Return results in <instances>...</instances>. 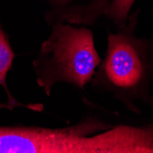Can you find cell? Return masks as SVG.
Instances as JSON below:
<instances>
[{
  "label": "cell",
  "instance_id": "2",
  "mask_svg": "<svg viewBox=\"0 0 153 153\" xmlns=\"http://www.w3.org/2000/svg\"><path fill=\"white\" fill-rule=\"evenodd\" d=\"M103 71L106 80L114 87L126 92L136 90L146 74L137 41L123 33H110Z\"/></svg>",
  "mask_w": 153,
  "mask_h": 153
},
{
  "label": "cell",
  "instance_id": "1",
  "mask_svg": "<svg viewBox=\"0 0 153 153\" xmlns=\"http://www.w3.org/2000/svg\"><path fill=\"white\" fill-rule=\"evenodd\" d=\"M41 54L48 59V69L39 81L47 89L56 82H68L82 88L92 79L101 62L93 33L85 27L57 24L52 34L41 47Z\"/></svg>",
  "mask_w": 153,
  "mask_h": 153
},
{
  "label": "cell",
  "instance_id": "3",
  "mask_svg": "<svg viewBox=\"0 0 153 153\" xmlns=\"http://www.w3.org/2000/svg\"><path fill=\"white\" fill-rule=\"evenodd\" d=\"M135 0H95L88 8L87 19L106 15L117 23H125Z\"/></svg>",
  "mask_w": 153,
  "mask_h": 153
},
{
  "label": "cell",
  "instance_id": "6",
  "mask_svg": "<svg viewBox=\"0 0 153 153\" xmlns=\"http://www.w3.org/2000/svg\"><path fill=\"white\" fill-rule=\"evenodd\" d=\"M61 1H63V2L65 1V2H66V1H68V0H61Z\"/></svg>",
  "mask_w": 153,
  "mask_h": 153
},
{
  "label": "cell",
  "instance_id": "4",
  "mask_svg": "<svg viewBox=\"0 0 153 153\" xmlns=\"http://www.w3.org/2000/svg\"><path fill=\"white\" fill-rule=\"evenodd\" d=\"M13 59H14V53L11 50V47L4 32L0 29V85L4 86L5 89H7L6 86L7 74L12 65Z\"/></svg>",
  "mask_w": 153,
  "mask_h": 153
},
{
  "label": "cell",
  "instance_id": "5",
  "mask_svg": "<svg viewBox=\"0 0 153 153\" xmlns=\"http://www.w3.org/2000/svg\"><path fill=\"white\" fill-rule=\"evenodd\" d=\"M5 106H10V107H13L14 105H7H7H0V107H5Z\"/></svg>",
  "mask_w": 153,
  "mask_h": 153
}]
</instances>
